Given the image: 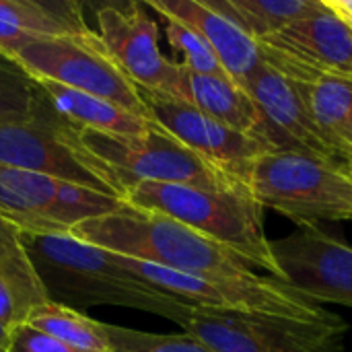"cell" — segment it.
I'll use <instances>...</instances> for the list:
<instances>
[{
  "label": "cell",
  "mask_w": 352,
  "mask_h": 352,
  "mask_svg": "<svg viewBox=\"0 0 352 352\" xmlns=\"http://www.w3.org/2000/svg\"><path fill=\"white\" fill-rule=\"evenodd\" d=\"M70 235L118 256L188 274L237 283H254L262 278L229 248L165 214L134 208L126 202L109 214L78 225Z\"/></svg>",
  "instance_id": "cell-2"
},
{
  "label": "cell",
  "mask_w": 352,
  "mask_h": 352,
  "mask_svg": "<svg viewBox=\"0 0 352 352\" xmlns=\"http://www.w3.org/2000/svg\"><path fill=\"white\" fill-rule=\"evenodd\" d=\"M6 352H78L70 346H66L64 342L56 340L54 336L41 332L39 328L31 326V324H19L14 328H10L8 334V344Z\"/></svg>",
  "instance_id": "cell-26"
},
{
  "label": "cell",
  "mask_w": 352,
  "mask_h": 352,
  "mask_svg": "<svg viewBox=\"0 0 352 352\" xmlns=\"http://www.w3.org/2000/svg\"><path fill=\"white\" fill-rule=\"evenodd\" d=\"M33 80H50L101 97L136 116L148 118L140 89L105 50L97 31L37 39L10 56Z\"/></svg>",
  "instance_id": "cell-8"
},
{
  "label": "cell",
  "mask_w": 352,
  "mask_h": 352,
  "mask_svg": "<svg viewBox=\"0 0 352 352\" xmlns=\"http://www.w3.org/2000/svg\"><path fill=\"white\" fill-rule=\"evenodd\" d=\"M173 97L190 103L204 116L260 140V111L248 91L229 76L198 74L179 64V78Z\"/></svg>",
  "instance_id": "cell-17"
},
{
  "label": "cell",
  "mask_w": 352,
  "mask_h": 352,
  "mask_svg": "<svg viewBox=\"0 0 352 352\" xmlns=\"http://www.w3.org/2000/svg\"><path fill=\"white\" fill-rule=\"evenodd\" d=\"M97 35L105 50L142 91L173 97L179 62L169 60L159 45V25L144 2L103 4L97 8Z\"/></svg>",
  "instance_id": "cell-11"
},
{
  "label": "cell",
  "mask_w": 352,
  "mask_h": 352,
  "mask_svg": "<svg viewBox=\"0 0 352 352\" xmlns=\"http://www.w3.org/2000/svg\"><path fill=\"white\" fill-rule=\"evenodd\" d=\"M163 23L165 29V37L169 41V45L182 54V66L198 72V74H214V76H227L219 58L214 56V52L210 50V45L206 43V39L194 31L190 25L167 16V14H157Z\"/></svg>",
  "instance_id": "cell-25"
},
{
  "label": "cell",
  "mask_w": 352,
  "mask_h": 352,
  "mask_svg": "<svg viewBox=\"0 0 352 352\" xmlns=\"http://www.w3.org/2000/svg\"><path fill=\"white\" fill-rule=\"evenodd\" d=\"M324 4L352 27V0H324Z\"/></svg>",
  "instance_id": "cell-27"
},
{
  "label": "cell",
  "mask_w": 352,
  "mask_h": 352,
  "mask_svg": "<svg viewBox=\"0 0 352 352\" xmlns=\"http://www.w3.org/2000/svg\"><path fill=\"white\" fill-rule=\"evenodd\" d=\"M243 89L260 111V140L268 151L303 153L342 163L334 146L318 128L297 80L264 62Z\"/></svg>",
  "instance_id": "cell-13"
},
{
  "label": "cell",
  "mask_w": 352,
  "mask_h": 352,
  "mask_svg": "<svg viewBox=\"0 0 352 352\" xmlns=\"http://www.w3.org/2000/svg\"><path fill=\"white\" fill-rule=\"evenodd\" d=\"M124 202L134 208L165 214L229 248L252 268H262L270 278L280 280L270 239L264 229V208L252 194L142 182L128 188Z\"/></svg>",
  "instance_id": "cell-3"
},
{
  "label": "cell",
  "mask_w": 352,
  "mask_h": 352,
  "mask_svg": "<svg viewBox=\"0 0 352 352\" xmlns=\"http://www.w3.org/2000/svg\"><path fill=\"white\" fill-rule=\"evenodd\" d=\"M182 328L212 352H344L349 324L192 305Z\"/></svg>",
  "instance_id": "cell-6"
},
{
  "label": "cell",
  "mask_w": 352,
  "mask_h": 352,
  "mask_svg": "<svg viewBox=\"0 0 352 352\" xmlns=\"http://www.w3.org/2000/svg\"><path fill=\"white\" fill-rule=\"evenodd\" d=\"M258 43L272 37L293 21L311 14L322 0H214Z\"/></svg>",
  "instance_id": "cell-22"
},
{
  "label": "cell",
  "mask_w": 352,
  "mask_h": 352,
  "mask_svg": "<svg viewBox=\"0 0 352 352\" xmlns=\"http://www.w3.org/2000/svg\"><path fill=\"white\" fill-rule=\"evenodd\" d=\"M50 299L68 307L120 305L184 326L192 305L182 303L116 262L111 252L72 235H23Z\"/></svg>",
  "instance_id": "cell-1"
},
{
  "label": "cell",
  "mask_w": 352,
  "mask_h": 352,
  "mask_svg": "<svg viewBox=\"0 0 352 352\" xmlns=\"http://www.w3.org/2000/svg\"><path fill=\"white\" fill-rule=\"evenodd\" d=\"M280 280L314 303L352 307V245L320 225L270 241Z\"/></svg>",
  "instance_id": "cell-10"
},
{
  "label": "cell",
  "mask_w": 352,
  "mask_h": 352,
  "mask_svg": "<svg viewBox=\"0 0 352 352\" xmlns=\"http://www.w3.org/2000/svg\"><path fill=\"white\" fill-rule=\"evenodd\" d=\"M142 99L153 124H157L190 151L250 188V177L256 161L264 153H268V148L258 138L204 116L177 97L142 93Z\"/></svg>",
  "instance_id": "cell-12"
},
{
  "label": "cell",
  "mask_w": 352,
  "mask_h": 352,
  "mask_svg": "<svg viewBox=\"0 0 352 352\" xmlns=\"http://www.w3.org/2000/svg\"><path fill=\"white\" fill-rule=\"evenodd\" d=\"M250 192L262 208L280 212L297 227L352 221V171L338 161L268 151L252 169Z\"/></svg>",
  "instance_id": "cell-4"
},
{
  "label": "cell",
  "mask_w": 352,
  "mask_h": 352,
  "mask_svg": "<svg viewBox=\"0 0 352 352\" xmlns=\"http://www.w3.org/2000/svg\"><path fill=\"white\" fill-rule=\"evenodd\" d=\"M349 167H351V171H352V163H351V165H349Z\"/></svg>",
  "instance_id": "cell-29"
},
{
  "label": "cell",
  "mask_w": 352,
  "mask_h": 352,
  "mask_svg": "<svg viewBox=\"0 0 352 352\" xmlns=\"http://www.w3.org/2000/svg\"><path fill=\"white\" fill-rule=\"evenodd\" d=\"M85 146L120 179L124 190L151 184H184L217 192H250V188L227 175L169 132L153 124L146 134L124 138L80 132Z\"/></svg>",
  "instance_id": "cell-7"
},
{
  "label": "cell",
  "mask_w": 352,
  "mask_h": 352,
  "mask_svg": "<svg viewBox=\"0 0 352 352\" xmlns=\"http://www.w3.org/2000/svg\"><path fill=\"white\" fill-rule=\"evenodd\" d=\"M8 334H10V328H6L2 322H0V352H6V344H8Z\"/></svg>",
  "instance_id": "cell-28"
},
{
  "label": "cell",
  "mask_w": 352,
  "mask_h": 352,
  "mask_svg": "<svg viewBox=\"0 0 352 352\" xmlns=\"http://www.w3.org/2000/svg\"><path fill=\"white\" fill-rule=\"evenodd\" d=\"M144 4L155 14L173 16L198 31L219 58L225 74L239 87H245L264 64L260 43L214 0H148Z\"/></svg>",
  "instance_id": "cell-14"
},
{
  "label": "cell",
  "mask_w": 352,
  "mask_h": 352,
  "mask_svg": "<svg viewBox=\"0 0 352 352\" xmlns=\"http://www.w3.org/2000/svg\"><path fill=\"white\" fill-rule=\"evenodd\" d=\"M45 103L37 82L14 62L0 56V124L31 118Z\"/></svg>",
  "instance_id": "cell-23"
},
{
  "label": "cell",
  "mask_w": 352,
  "mask_h": 352,
  "mask_svg": "<svg viewBox=\"0 0 352 352\" xmlns=\"http://www.w3.org/2000/svg\"><path fill=\"white\" fill-rule=\"evenodd\" d=\"M27 324L39 328L41 332L54 336L56 340L64 342L74 351L111 352L103 322H95L82 311L58 303L54 299H47L45 303L37 305L29 314Z\"/></svg>",
  "instance_id": "cell-21"
},
{
  "label": "cell",
  "mask_w": 352,
  "mask_h": 352,
  "mask_svg": "<svg viewBox=\"0 0 352 352\" xmlns=\"http://www.w3.org/2000/svg\"><path fill=\"white\" fill-rule=\"evenodd\" d=\"M47 299L23 235L0 217V322L6 328L25 324L29 314Z\"/></svg>",
  "instance_id": "cell-18"
},
{
  "label": "cell",
  "mask_w": 352,
  "mask_h": 352,
  "mask_svg": "<svg viewBox=\"0 0 352 352\" xmlns=\"http://www.w3.org/2000/svg\"><path fill=\"white\" fill-rule=\"evenodd\" d=\"M299 82V80H297ZM307 107L342 163H352V74L320 72L299 82Z\"/></svg>",
  "instance_id": "cell-20"
},
{
  "label": "cell",
  "mask_w": 352,
  "mask_h": 352,
  "mask_svg": "<svg viewBox=\"0 0 352 352\" xmlns=\"http://www.w3.org/2000/svg\"><path fill=\"white\" fill-rule=\"evenodd\" d=\"M91 31L82 6L72 0H0V56L8 58L23 45Z\"/></svg>",
  "instance_id": "cell-16"
},
{
  "label": "cell",
  "mask_w": 352,
  "mask_h": 352,
  "mask_svg": "<svg viewBox=\"0 0 352 352\" xmlns=\"http://www.w3.org/2000/svg\"><path fill=\"white\" fill-rule=\"evenodd\" d=\"M260 45L316 72L352 74V27L322 6L264 39Z\"/></svg>",
  "instance_id": "cell-15"
},
{
  "label": "cell",
  "mask_w": 352,
  "mask_h": 352,
  "mask_svg": "<svg viewBox=\"0 0 352 352\" xmlns=\"http://www.w3.org/2000/svg\"><path fill=\"white\" fill-rule=\"evenodd\" d=\"M111 352H212L202 340L184 334H153L122 326L103 324Z\"/></svg>",
  "instance_id": "cell-24"
},
{
  "label": "cell",
  "mask_w": 352,
  "mask_h": 352,
  "mask_svg": "<svg viewBox=\"0 0 352 352\" xmlns=\"http://www.w3.org/2000/svg\"><path fill=\"white\" fill-rule=\"evenodd\" d=\"M0 165L50 175L124 202L120 179L85 146L80 132L45 101L31 118L0 124Z\"/></svg>",
  "instance_id": "cell-5"
},
{
  "label": "cell",
  "mask_w": 352,
  "mask_h": 352,
  "mask_svg": "<svg viewBox=\"0 0 352 352\" xmlns=\"http://www.w3.org/2000/svg\"><path fill=\"white\" fill-rule=\"evenodd\" d=\"M122 200L50 175L0 165V217L21 235H70Z\"/></svg>",
  "instance_id": "cell-9"
},
{
  "label": "cell",
  "mask_w": 352,
  "mask_h": 352,
  "mask_svg": "<svg viewBox=\"0 0 352 352\" xmlns=\"http://www.w3.org/2000/svg\"><path fill=\"white\" fill-rule=\"evenodd\" d=\"M50 107L78 132L134 138L148 132L153 122L111 101L87 95L50 80H35Z\"/></svg>",
  "instance_id": "cell-19"
}]
</instances>
